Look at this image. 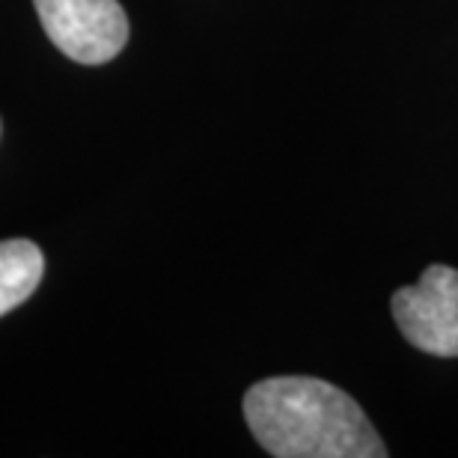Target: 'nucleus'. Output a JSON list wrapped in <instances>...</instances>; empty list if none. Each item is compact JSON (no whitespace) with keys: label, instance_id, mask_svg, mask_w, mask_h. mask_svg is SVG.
I'll list each match as a JSON object with an SVG mask.
<instances>
[{"label":"nucleus","instance_id":"5","mask_svg":"<svg viewBox=\"0 0 458 458\" xmlns=\"http://www.w3.org/2000/svg\"><path fill=\"white\" fill-rule=\"evenodd\" d=\"M0 131H4V125H0Z\"/></svg>","mask_w":458,"mask_h":458},{"label":"nucleus","instance_id":"2","mask_svg":"<svg viewBox=\"0 0 458 458\" xmlns=\"http://www.w3.org/2000/svg\"><path fill=\"white\" fill-rule=\"evenodd\" d=\"M42 30L84 66L114 60L128 42V18L116 0H33Z\"/></svg>","mask_w":458,"mask_h":458},{"label":"nucleus","instance_id":"3","mask_svg":"<svg viewBox=\"0 0 458 458\" xmlns=\"http://www.w3.org/2000/svg\"><path fill=\"white\" fill-rule=\"evenodd\" d=\"M393 318L420 352L458 357V271L450 265H428L417 286L393 295Z\"/></svg>","mask_w":458,"mask_h":458},{"label":"nucleus","instance_id":"4","mask_svg":"<svg viewBox=\"0 0 458 458\" xmlns=\"http://www.w3.org/2000/svg\"><path fill=\"white\" fill-rule=\"evenodd\" d=\"M45 274L42 250L33 242L13 238L0 242V316L24 304Z\"/></svg>","mask_w":458,"mask_h":458},{"label":"nucleus","instance_id":"1","mask_svg":"<svg viewBox=\"0 0 458 458\" xmlns=\"http://www.w3.org/2000/svg\"><path fill=\"white\" fill-rule=\"evenodd\" d=\"M253 437L277 458H381L387 446L345 390L283 375L253 384L244 396Z\"/></svg>","mask_w":458,"mask_h":458}]
</instances>
